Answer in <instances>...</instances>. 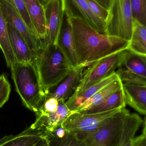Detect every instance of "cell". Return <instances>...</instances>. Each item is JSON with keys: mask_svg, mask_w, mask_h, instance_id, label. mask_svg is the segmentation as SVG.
I'll return each mask as SVG.
<instances>
[{"mask_svg": "<svg viewBox=\"0 0 146 146\" xmlns=\"http://www.w3.org/2000/svg\"><path fill=\"white\" fill-rule=\"evenodd\" d=\"M46 36L43 44H57L63 12L61 0H45L43 4Z\"/></svg>", "mask_w": 146, "mask_h": 146, "instance_id": "cell-10", "label": "cell"}, {"mask_svg": "<svg viewBox=\"0 0 146 146\" xmlns=\"http://www.w3.org/2000/svg\"><path fill=\"white\" fill-rule=\"evenodd\" d=\"M127 49L100 59L90 64L82 73L73 94H78L115 72L124 60Z\"/></svg>", "mask_w": 146, "mask_h": 146, "instance_id": "cell-5", "label": "cell"}, {"mask_svg": "<svg viewBox=\"0 0 146 146\" xmlns=\"http://www.w3.org/2000/svg\"><path fill=\"white\" fill-rule=\"evenodd\" d=\"M133 19L146 25V0H130Z\"/></svg>", "mask_w": 146, "mask_h": 146, "instance_id": "cell-28", "label": "cell"}, {"mask_svg": "<svg viewBox=\"0 0 146 146\" xmlns=\"http://www.w3.org/2000/svg\"><path fill=\"white\" fill-rule=\"evenodd\" d=\"M115 73L123 84L146 86L145 77L130 72L121 67L116 71Z\"/></svg>", "mask_w": 146, "mask_h": 146, "instance_id": "cell-27", "label": "cell"}, {"mask_svg": "<svg viewBox=\"0 0 146 146\" xmlns=\"http://www.w3.org/2000/svg\"><path fill=\"white\" fill-rule=\"evenodd\" d=\"M71 113L72 111L68 108L65 102L59 101L58 109L56 112L50 113L36 112V121L30 127L45 131H52L61 126Z\"/></svg>", "mask_w": 146, "mask_h": 146, "instance_id": "cell-12", "label": "cell"}, {"mask_svg": "<svg viewBox=\"0 0 146 146\" xmlns=\"http://www.w3.org/2000/svg\"><path fill=\"white\" fill-rule=\"evenodd\" d=\"M121 109L95 113L72 111L62 123L61 127L67 133L74 134L91 133L106 124Z\"/></svg>", "mask_w": 146, "mask_h": 146, "instance_id": "cell-6", "label": "cell"}, {"mask_svg": "<svg viewBox=\"0 0 146 146\" xmlns=\"http://www.w3.org/2000/svg\"><path fill=\"white\" fill-rule=\"evenodd\" d=\"M33 146H49V142L46 137H43L41 138L36 144Z\"/></svg>", "mask_w": 146, "mask_h": 146, "instance_id": "cell-33", "label": "cell"}, {"mask_svg": "<svg viewBox=\"0 0 146 146\" xmlns=\"http://www.w3.org/2000/svg\"><path fill=\"white\" fill-rule=\"evenodd\" d=\"M10 68L16 91L23 105L37 112L43 103L45 96L37 68L32 63L18 62Z\"/></svg>", "mask_w": 146, "mask_h": 146, "instance_id": "cell-2", "label": "cell"}, {"mask_svg": "<svg viewBox=\"0 0 146 146\" xmlns=\"http://www.w3.org/2000/svg\"><path fill=\"white\" fill-rule=\"evenodd\" d=\"M126 104L141 115L146 113V86L123 84Z\"/></svg>", "mask_w": 146, "mask_h": 146, "instance_id": "cell-17", "label": "cell"}, {"mask_svg": "<svg viewBox=\"0 0 146 146\" xmlns=\"http://www.w3.org/2000/svg\"><path fill=\"white\" fill-rule=\"evenodd\" d=\"M85 67L82 65L73 68L57 86L45 92V100L54 98L58 101L66 102V100L71 96L72 92L76 90L81 79L83 69Z\"/></svg>", "mask_w": 146, "mask_h": 146, "instance_id": "cell-11", "label": "cell"}, {"mask_svg": "<svg viewBox=\"0 0 146 146\" xmlns=\"http://www.w3.org/2000/svg\"><path fill=\"white\" fill-rule=\"evenodd\" d=\"M129 113L128 110L122 108L99 129L75 135L86 146H110L114 137L122 129L125 117Z\"/></svg>", "mask_w": 146, "mask_h": 146, "instance_id": "cell-7", "label": "cell"}, {"mask_svg": "<svg viewBox=\"0 0 146 146\" xmlns=\"http://www.w3.org/2000/svg\"><path fill=\"white\" fill-rule=\"evenodd\" d=\"M108 11L105 35L129 42L133 26L130 0H110Z\"/></svg>", "mask_w": 146, "mask_h": 146, "instance_id": "cell-4", "label": "cell"}, {"mask_svg": "<svg viewBox=\"0 0 146 146\" xmlns=\"http://www.w3.org/2000/svg\"><path fill=\"white\" fill-rule=\"evenodd\" d=\"M57 45L72 67L75 68L78 66L72 25L69 18L64 13L57 39Z\"/></svg>", "mask_w": 146, "mask_h": 146, "instance_id": "cell-13", "label": "cell"}, {"mask_svg": "<svg viewBox=\"0 0 146 146\" xmlns=\"http://www.w3.org/2000/svg\"><path fill=\"white\" fill-rule=\"evenodd\" d=\"M0 7L7 23L13 26L25 40L31 52L33 63L35 66L40 50L43 47V41L31 33L14 7L8 2L0 0Z\"/></svg>", "mask_w": 146, "mask_h": 146, "instance_id": "cell-8", "label": "cell"}, {"mask_svg": "<svg viewBox=\"0 0 146 146\" xmlns=\"http://www.w3.org/2000/svg\"><path fill=\"white\" fill-rule=\"evenodd\" d=\"M45 136L44 130L30 127L17 135L3 137L0 139V146H33Z\"/></svg>", "mask_w": 146, "mask_h": 146, "instance_id": "cell-15", "label": "cell"}, {"mask_svg": "<svg viewBox=\"0 0 146 146\" xmlns=\"http://www.w3.org/2000/svg\"><path fill=\"white\" fill-rule=\"evenodd\" d=\"M69 19L78 66H87L128 48L129 42L99 33L79 19Z\"/></svg>", "mask_w": 146, "mask_h": 146, "instance_id": "cell-1", "label": "cell"}, {"mask_svg": "<svg viewBox=\"0 0 146 146\" xmlns=\"http://www.w3.org/2000/svg\"><path fill=\"white\" fill-rule=\"evenodd\" d=\"M59 101L54 98L45 99L41 107L36 112L42 113H53L58 109ZM35 112V113H36Z\"/></svg>", "mask_w": 146, "mask_h": 146, "instance_id": "cell-31", "label": "cell"}, {"mask_svg": "<svg viewBox=\"0 0 146 146\" xmlns=\"http://www.w3.org/2000/svg\"><path fill=\"white\" fill-rule=\"evenodd\" d=\"M49 146H86L75 135L66 132L62 138H58L49 132L45 131Z\"/></svg>", "mask_w": 146, "mask_h": 146, "instance_id": "cell-25", "label": "cell"}, {"mask_svg": "<svg viewBox=\"0 0 146 146\" xmlns=\"http://www.w3.org/2000/svg\"><path fill=\"white\" fill-rule=\"evenodd\" d=\"M8 2L19 13L21 17L25 23L30 31L33 35L39 38L33 23L30 18L24 0H5Z\"/></svg>", "mask_w": 146, "mask_h": 146, "instance_id": "cell-26", "label": "cell"}, {"mask_svg": "<svg viewBox=\"0 0 146 146\" xmlns=\"http://www.w3.org/2000/svg\"><path fill=\"white\" fill-rule=\"evenodd\" d=\"M63 13L69 18H77L102 34H105V23L90 9L86 0H61Z\"/></svg>", "mask_w": 146, "mask_h": 146, "instance_id": "cell-9", "label": "cell"}, {"mask_svg": "<svg viewBox=\"0 0 146 146\" xmlns=\"http://www.w3.org/2000/svg\"><path fill=\"white\" fill-rule=\"evenodd\" d=\"M118 78L117 74L114 73L84 91L78 94L73 93L65 102V104L70 111H75L82 104L96 93Z\"/></svg>", "mask_w": 146, "mask_h": 146, "instance_id": "cell-14", "label": "cell"}, {"mask_svg": "<svg viewBox=\"0 0 146 146\" xmlns=\"http://www.w3.org/2000/svg\"><path fill=\"white\" fill-rule=\"evenodd\" d=\"M0 48L1 49L8 67L16 62L10 44L7 23L0 7Z\"/></svg>", "mask_w": 146, "mask_h": 146, "instance_id": "cell-24", "label": "cell"}, {"mask_svg": "<svg viewBox=\"0 0 146 146\" xmlns=\"http://www.w3.org/2000/svg\"><path fill=\"white\" fill-rule=\"evenodd\" d=\"M39 2H40V3H41L43 6V4L44 3V2L45 1V0H39Z\"/></svg>", "mask_w": 146, "mask_h": 146, "instance_id": "cell-35", "label": "cell"}, {"mask_svg": "<svg viewBox=\"0 0 146 146\" xmlns=\"http://www.w3.org/2000/svg\"><path fill=\"white\" fill-rule=\"evenodd\" d=\"M126 101L122 88L115 91L97 105L80 113H95L126 108Z\"/></svg>", "mask_w": 146, "mask_h": 146, "instance_id": "cell-19", "label": "cell"}, {"mask_svg": "<svg viewBox=\"0 0 146 146\" xmlns=\"http://www.w3.org/2000/svg\"><path fill=\"white\" fill-rule=\"evenodd\" d=\"M120 67L130 72L146 78V56L133 53L127 49Z\"/></svg>", "mask_w": 146, "mask_h": 146, "instance_id": "cell-23", "label": "cell"}, {"mask_svg": "<svg viewBox=\"0 0 146 146\" xmlns=\"http://www.w3.org/2000/svg\"><path fill=\"white\" fill-rule=\"evenodd\" d=\"M90 9L95 15L106 24L108 9L103 7L95 0H86Z\"/></svg>", "mask_w": 146, "mask_h": 146, "instance_id": "cell-30", "label": "cell"}, {"mask_svg": "<svg viewBox=\"0 0 146 146\" xmlns=\"http://www.w3.org/2000/svg\"><path fill=\"white\" fill-rule=\"evenodd\" d=\"M146 116L143 121V128L142 133L139 136L135 137L133 140V146H146Z\"/></svg>", "mask_w": 146, "mask_h": 146, "instance_id": "cell-32", "label": "cell"}, {"mask_svg": "<svg viewBox=\"0 0 146 146\" xmlns=\"http://www.w3.org/2000/svg\"><path fill=\"white\" fill-rule=\"evenodd\" d=\"M27 12L39 38L43 41L46 37V26L43 6L39 0H24Z\"/></svg>", "mask_w": 146, "mask_h": 146, "instance_id": "cell-18", "label": "cell"}, {"mask_svg": "<svg viewBox=\"0 0 146 146\" xmlns=\"http://www.w3.org/2000/svg\"><path fill=\"white\" fill-rule=\"evenodd\" d=\"M123 88V83L118 78L96 93L82 104L75 112H82L103 102L114 92Z\"/></svg>", "mask_w": 146, "mask_h": 146, "instance_id": "cell-21", "label": "cell"}, {"mask_svg": "<svg viewBox=\"0 0 146 146\" xmlns=\"http://www.w3.org/2000/svg\"><path fill=\"white\" fill-rule=\"evenodd\" d=\"M11 86L4 74L0 75V108H1L9 98Z\"/></svg>", "mask_w": 146, "mask_h": 146, "instance_id": "cell-29", "label": "cell"}, {"mask_svg": "<svg viewBox=\"0 0 146 146\" xmlns=\"http://www.w3.org/2000/svg\"><path fill=\"white\" fill-rule=\"evenodd\" d=\"M10 44L16 62L32 63L31 52L21 34L10 24L7 23Z\"/></svg>", "mask_w": 146, "mask_h": 146, "instance_id": "cell-16", "label": "cell"}, {"mask_svg": "<svg viewBox=\"0 0 146 146\" xmlns=\"http://www.w3.org/2000/svg\"><path fill=\"white\" fill-rule=\"evenodd\" d=\"M35 66L44 92L57 86L74 68L57 44H44Z\"/></svg>", "mask_w": 146, "mask_h": 146, "instance_id": "cell-3", "label": "cell"}, {"mask_svg": "<svg viewBox=\"0 0 146 146\" xmlns=\"http://www.w3.org/2000/svg\"><path fill=\"white\" fill-rule=\"evenodd\" d=\"M127 49L146 56V27L133 20V33Z\"/></svg>", "mask_w": 146, "mask_h": 146, "instance_id": "cell-22", "label": "cell"}, {"mask_svg": "<svg viewBox=\"0 0 146 146\" xmlns=\"http://www.w3.org/2000/svg\"><path fill=\"white\" fill-rule=\"evenodd\" d=\"M143 120L136 113H129L123 123L121 138V146H133V140Z\"/></svg>", "mask_w": 146, "mask_h": 146, "instance_id": "cell-20", "label": "cell"}, {"mask_svg": "<svg viewBox=\"0 0 146 146\" xmlns=\"http://www.w3.org/2000/svg\"><path fill=\"white\" fill-rule=\"evenodd\" d=\"M98 3H99L103 7L108 9L109 7L110 0H95Z\"/></svg>", "mask_w": 146, "mask_h": 146, "instance_id": "cell-34", "label": "cell"}]
</instances>
